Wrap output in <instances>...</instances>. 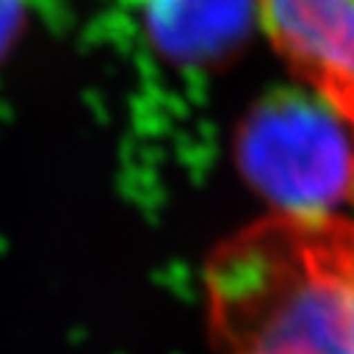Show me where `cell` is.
Here are the masks:
<instances>
[{
  "mask_svg": "<svg viewBox=\"0 0 354 354\" xmlns=\"http://www.w3.org/2000/svg\"><path fill=\"white\" fill-rule=\"evenodd\" d=\"M150 39L174 61H218L247 37L254 0H140Z\"/></svg>",
  "mask_w": 354,
  "mask_h": 354,
  "instance_id": "obj_4",
  "label": "cell"
},
{
  "mask_svg": "<svg viewBox=\"0 0 354 354\" xmlns=\"http://www.w3.org/2000/svg\"><path fill=\"white\" fill-rule=\"evenodd\" d=\"M29 0H0V58L11 50L16 37L21 35Z\"/></svg>",
  "mask_w": 354,
  "mask_h": 354,
  "instance_id": "obj_5",
  "label": "cell"
},
{
  "mask_svg": "<svg viewBox=\"0 0 354 354\" xmlns=\"http://www.w3.org/2000/svg\"><path fill=\"white\" fill-rule=\"evenodd\" d=\"M254 19L304 87L354 129V0H254Z\"/></svg>",
  "mask_w": 354,
  "mask_h": 354,
  "instance_id": "obj_3",
  "label": "cell"
},
{
  "mask_svg": "<svg viewBox=\"0 0 354 354\" xmlns=\"http://www.w3.org/2000/svg\"><path fill=\"white\" fill-rule=\"evenodd\" d=\"M239 160L286 215L354 210V129L313 89H281L239 129Z\"/></svg>",
  "mask_w": 354,
  "mask_h": 354,
  "instance_id": "obj_2",
  "label": "cell"
},
{
  "mask_svg": "<svg viewBox=\"0 0 354 354\" xmlns=\"http://www.w3.org/2000/svg\"><path fill=\"white\" fill-rule=\"evenodd\" d=\"M218 354H354V210L244 228L213 254Z\"/></svg>",
  "mask_w": 354,
  "mask_h": 354,
  "instance_id": "obj_1",
  "label": "cell"
}]
</instances>
